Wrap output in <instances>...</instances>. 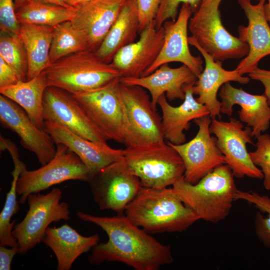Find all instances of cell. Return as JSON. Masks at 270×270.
<instances>
[{
	"mask_svg": "<svg viewBox=\"0 0 270 270\" xmlns=\"http://www.w3.org/2000/svg\"><path fill=\"white\" fill-rule=\"evenodd\" d=\"M76 214L82 220L101 228L108 236L106 242L92 248L88 258L92 264L118 262L135 270H158L174 261L169 245L159 242L124 214L100 216L80 211Z\"/></svg>",
	"mask_w": 270,
	"mask_h": 270,
	"instance_id": "1",
	"label": "cell"
},
{
	"mask_svg": "<svg viewBox=\"0 0 270 270\" xmlns=\"http://www.w3.org/2000/svg\"><path fill=\"white\" fill-rule=\"evenodd\" d=\"M124 214L134 224L150 234L180 232L200 220L174 194L172 187L142 186L126 207Z\"/></svg>",
	"mask_w": 270,
	"mask_h": 270,
	"instance_id": "2",
	"label": "cell"
},
{
	"mask_svg": "<svg viewBox=\"0 0 270 270\" xmlns=\"http://www.w3.org/2000/svg\"><path fill=\"white\" fill-rule=\"evenodd\" d=\"M172 188L200 220L212 223L228 216L238 190L232 172L226 164L214 168L195 184L188 182L183 176Z\"/></svg>",
	"mask_w": 270,
	"mask_h": 270,
	"instance_id": "3",
	"label": "cell"
},
{
	"mask_svg": "<svg viewBox=\"0 0 270 270\" xmlns=\"http://www.w3.org/2000/svg\"><path fill=\"white\" fill-rule=\"evenodd\" d=\"M48 86L75 94L120 78L118 70L102 60L94 52L85 50L66 56L42 72Z\"/></svg>",
	"mask_w": 270,
	"mask_h": 270,
	"instance_id": "4",
	"label": "cell"
},
{
	"mask_svg": "<svg viewBox=\"0 0 270 270\" xmlns=\"http://www.w3.org/2000/svg\"><path fill=\"white\" fill-rule=\"evenodd\" d=\"M123 160L144 188H163L172 186L185 172L182 158L165 142L126 147Z\"/></svg>",
	"mask_w": 270,
	"mask_h": 270,
	"instance_id": "5",
	"label": "cell"
},
{
	"mask_svg": "<svg viewBox=\"0 0 270 270\" xmlns=\"http://www.w3.org/2000/svg\"><path fill=\"white\" fill-rule=\"evenodd\" d=\"M222 1L202 0L190 19L188 29L200 46L214 60L242 58L248 54V46L224 28L220 10Z\"/></svg>",
	"mask_w": 270,
	"mask_h": 270,
	"instance_id": "6",
	"label": "cell"
},
{
	"mask_svg": "<svg viewBox=\"0 0 270 270\" xmlns=\"http://www.w3.org/2000/svg\"><path fill=\"white\" fill-rule=\"evenodd\" d=\"M120 78L98 88L72 94L108 140L124 144L127 119Z\"/></svg>",
	"mask_w": 270,
	"mask_h": 270,
	"instance_id": "7",
	"label": "cell"
},
{
	"mask_svg": "<svg viewBox=\"0 0 270 270\" xmlns=\"http://www.w3.org/2000/svg\"><path fill=\"white\" fill-rule=\"evenodd\" d=\"M62 192L53 188L46 194H30L28 210L24 219L15 224L12 234L18 242V253H27L42 241L46 229L53 222L70 218L68 205L60 202Z\"/></svg>",
	"mask_w": 270,
	"mask_h": 270,
	"instance_id": "8",
	"label": "cell"
},
{
	"mask_svg": "<svg viewBox=\"0 0 270 270\" xmlns=\"http://www.w3.org/2000/svg\"><path fill=\"white\" fill-rule=\"evenodd\" d=\"M54 158L40 168L33 170L24 168L17 182L19 202L24 204L28 196L70 180L88 182L89 170L80 158L66 146L56 144Z\"/></svg>",
	"mask_w": 270,
	"mask_h": 270,
	"instance_id": "9",
	"label": "cell"
},
{
	"mask_svg": "<svg viewBox=\"0 0 270 270\" xmlns=\"http://www.w3.org/2000/svg\"><path fill=\"white\" fill-rule=\"evenodd\" d=\"M120 91L127 119L126 147L164 142L162 118L145 88L120 83Z\"/></svg>",
	"mask_w": 270,
	"mask_h": 270,
	"instance_id": "10",
	"label": "cell"
},
{
	"mask_svg": "<svg viewBox=\"0 0 270 270\" xmlns=\"http://www.w3.org/2000/svg\"><path fill=\"white\" fill-rule=\"evenodd\" d=\"M88 182L99 208L112 210L118 215L124 214L126 207L142 187L140 179L128 170L123 160L90 176Z\"/></svg>",
	"mask_w": 270,
	"mask_h": 270,
	"instance_id": "11",
	"label": "cell"
},
{
	"mask_svg": "<svg viewBox=\"0 0 270 270\" xmlns=\"http://www.w3.org/2000/svg\"><path fill=\"white\" fill-rule=\"evenodd\" d=\"M211 134H214L216 143L224 154L226 164L232 170L234 176L241 178L244 176L263 179V174L253 162L248 152L246 144H254L252 130L244 128L242 122L230 118L229 122L212 120L210 126Z\"/></svg>",
	"mask_w": 270,
	"mask_h": 270,
	"instance_id": "12",
	"label": "cell"
},
{
	"mask_svg": "<svg viewBox=\"0 0 270 270\" xmlns=\"http://www.w3.org/2000/svg\"><path fill=\"white\" fill-rule=\"evenodd\" d=\"M212 120L210 115L194 120L198 130L196 136L188 142L176 145L166 142L182 158L185 167L184 178L192 184L197 183L214 168L226 164L216 137L210 135Z\"/></svg>",
	"mask_w": 270,
	"mask_h": 270,
	"instance_id": "13",
	"label": "cell"
},
{
	"mask_svg": "<svg viewBox=\"0 0 270 270\" xmlns=\"http://www.w3.org/2000/svg\"><path fill=\"white\" fill-rule=\"evenodd\" d=\"M45 121L62 126L86 139L107 142L73 96L63 90L48 86L43 98Z\"/></svg>",
	"mask_w": 270,
	"mask_h": 270,
	"instance_id": "14",
	"label": "cell"
},
{
	"mask_svg": "<svg viewBox=\"0 0 270 270\" xmlns=\"http://www.w3.org/2000/svg\"><path fill=\"white\" fill-rule=\"evenodd\" d=\"M0 122L2 127L18 134L21 145L34 153L42 166L54 158L56 146L51 136L44 129L38 127L20 106L2 94Z\"/></svg>",
	"mask_w": 270,
	"mask_h": 270,
	"instance_id": "15",
	"label": "cell"
},
{
	"mask_svg": "<svg viewBox=\"0 0 270 270\" xmlns=\"http://www.w3.org/2000/svg\"><path fill=\"white\" fill-rule=\"evenodd\" d=\"M193 13L188 4H183L176 20H168L164 23V41L162 50L143 76L152 74L164 64L172 62L186 65L197 78L201 74L204 70L203 60L200 56L192 55L188 46V25Z\"/></svg>",
	"mask_w": 270,
	"mask_h": 270,
	"instance_id": "16",
	"label": "cell"
},
{
	"mask_svg": "<svg viewBox=\"0 0 270 270\" xmlns=\"http://www.w3.org/2000/svg\"><path fill=\"white\" fill-rule=\"evenodd\" d=\"M164 41V28H156L154 20L140 32L139 40L118 51L111 62L121 77L142 76L158 58Z\"/></svg>",
	"mask_w": 270,
	"mask_h": 270,
	"instance_id": "17",
	"label": "cell"
},
{
	"mask_svg": "<svg viewBox=\"0 0 270 270\" xmlns=\"http://www.w3.org/2000/svg\"><path fill=\"white\" fill-rule=\"evenodd\" d=\"M128 0H92L78 5L70 20L84 36L87 49L96 52Z\"/></svg>",
	"mask_w": 270,
	"mask_h": 270,
	"instance_id": "18",
	"label": "cell"
},
{
	"mask_svg": "<svg viewBox=\"0 0 270 270\" xmlns=\"http://www.w3.org/2000/svg\"><path fill=\"white\" fill-rule=\"evenodd\" d=\"M266 0H259L256 4L251 2L239 3L248 20L247 26H238L239 38L249 48L248 54L236 68L241 76L252 72L261 59L270 54V26L264 8Z\"/></svg>",
	"mask_w": 270,
	"mask_h": 270,
	"instance_id": "19",
	"label": "cell"
},
{
	"mask_svg": "<svg viewBox=\"0 0 270 270\" xmlns=\"http://www.w3.org/2000/svg\"><path fill=\"white\" fill-rule=\"evenodd\" d=\"M44 128L56 144H64L80 158L88 168L90 176L124 158V150L86 139L54 122L45 121Z\"/></svg>",
	"mask_w": 270,
	"mask_h": 270,
	"instance_id": "20",
	"label": "cell"
},
{
	"mask_svg": "<svg viewBox=\"0 0 270 270\" xmlns=\"http://www.w3.org/2000/svg\"><path fill=\"white\" fill-rule=\"evenodd\" d=\"M189 44L195 47L202 54L205 62V67L198 76L193 90L198 96L196 100L205 105L210 111L212 119L216 116L220 118L221 102L217 98V93L221 86L227 82H237L246 84L250 78L241 76L235 69L227 70L222 67V62L216 60L202 49L192 36L188 38Z\"/></svg>",
	"mask_w": 270,
	"mask_h": 270,
	"instance_id": "21",
	"label": "cell"
},
{
	"mask_svg": "<svg viewBox=\"0 0 270 270\" xmlns=\"http://www.w3.org/2000/svg\"><path fill=\"white\" fill-rule=\"evenodd\" d=\"M196 80L197 76L186 65L172 68L168 64L162 65L146 76L120 78L121 84L138 86L147 90L151 95L152 104L155 110L159 98L164 94L170 101L176 99L184 100L185 88L194 84Z\"/></svg>",
	"mask_w": 270,
	"mask_h": 270,
	"instance_id": "22",
	"label": "cell"
},
{
	"mask_svg": "<svg viewBox=\"0 0 270 270\" xmlns=\"http://www.w3.org/2000/svg\"><path fill=\"white\" fill-rule=\"evenodd\" d=\"M219 96L222 100L220 112L222 114L231 116L234 104L241 107L238 111L240 120L252 128V137L256 138L269 128L270 106L264 94H250L227 82L220 88Z\"/></svg>",
	"mask_w": 270,
	"mask_h": 270,
	"instance_id": "23",
	"label": "cell"
},
{
	"mask_svg": "<svg viewBox=\"0 0 270 270\" xmlns=\"http://www.w3.org/2000/svg\"><path fill=\"white\" fill-rule=\"evenodd\" d=\"M191 84L184 89V102L178 106L170 105L165 94L158 98V104L162 112V128L164 140L174 144L186 142L184 130H188L190 122L205 116L210 115L206 106L198 102L194 96L193 86Z\"/></svg>",
	"mask_w": 270,
	"mask_h": 270,
	"instance_id": "24",
	"label": "cell"
},
{
	"mask_svg": "<svg viewBox=\"0 0 270 270\" xmlns=\"http://www.w3.org/2000/svg\"><path fill=\"white\" fill-rule=\"evenodd\" d=\"M100 241L98 234L85 236L67 224L60 227H48L42 241L55 254L58 270H69L81 254L86 252Z\"/></svg>",
	"mask_w": 270,
	"mask_h": 270,
	"instance_id": "25",
	"label": "cell"
},
{
	"mask_svg": "<svg viewBox=\"0 0 270 270\" xmlns=\"http://www.w3.org/2000/svg\"><path fill=\"white\" fill-rule=\"evenodd\" d=\"M140 30L136 0H128L95 52L107 63L112 62L116 53L124 47L135 42Z\"/></svg>",
	"mask_w": 270,
	"mask_h": 270,
	"instance_id": "26",
	"label": "cell"
},
{
	"mask_svg": "<svg viewBox=\"0 0 270 270\" xmlns=\"http://www.w3.org/2000/svg\"><path fill=\"white\" fill-rule=\"evenodd\" d=\"M54 28L44 25L20 24L19 35L28 56V80L38 76L51 64L50 52Z\"/></svg>",
	"mask_w": 270,
	"mask_h": 270,
	"instance_id": "27",
	"label": "cell"
},
{
	"mask_svg": "<svg viewBox=\"0 0 270 270\" xmlns=\"http://www.w3.org/2000/svg\"><path fill=\"white\" fill-rule=\"evenodd\" d=\"M48 86L42 72L31 80L0 88V92L20 106L38 127L44 129L43 98Z\"/></svg>",
	"mask_w": 270,
	"mask_h": 270,
	"instance_id": "28",
	"label": "cell"
},
{
	"mask_svg": "<svg viewBox=\"0 0 270 270\" xmlns=\"http://www.w3.org/2000/svg\"><path fill=\"white\" fill-rule=\"evenodd\" d=\"M74 10V6L68 8L30 0L16 10V15L20 24L55 26L70 20Z\"/></svg>",
	"mask_w": 270,
	"mask_h": 270,
	"instance_id": "29",
	"label": "cell"
},
{
	"mask_svg": "<svg viewBox=\"0 0 270 270\" xmlns=\"http://www.w3.org/2000/svg\"><path fill=\"white\" fill-rule=\"evenodd\" d=\"M87 49L82 34L70 20L56 26L50 52L51 64L70 54Z\"/></svg>",
	"mask_w": 270,
	"mask_h": 270,
	"instance_id": "30",
	"label": "cell"
},
{
	"mask_svg": "<svg viewBox=\"0 0 270 270\" xmlns=\"http://www.w3.org/2000/svg\"><path fill=\"white\" fill-rule=\"evenodd\" d=\"M14 168L12 172L13 179L6 196L4 208L0 214V246L15 247L18 242L12 234L16 220L11 222L12 216L18 212L19 204L17 200V182L22 171L26 168L20 160L14 162Z\"/></svg>",
	"mask_w": 270,
	"mask_h": 270,
	"instance_id": "31",
	"label": "cell"
},
{
	"mask_svg": "<svg viewBox=\"0 0 270 270\" xmlns=\"http://www.w3.org/2000/svg\"><path fill=\"white\" fill-rule=\"evenodd\" d=\"M0 34V57L14 70L20 80L26 81L28 56L20 35Z\"/></svg>",
	"mask_w": 270,
	"mask_h": 270,
	"instance_id": "32",
	"label": "cell"
},
{
	"mask_svg": "<svg viewBox=\"0 0 270 270\" xmlns=\"http://www.w3.org/2000/svg\"><path fill=\"white\" fill-rule=\"evenodd\" d=\"M235 200H243L254 205L260 210L254 219L256 234L260 242L270 248V197L254 191L236 192Z\"/></svg>",
	"mask_w": 270,
	"mask_h": 270,
	"instance_id": "33",
	"label": "cell"
},
{
	"mask_svg": "<svg viewBox=\"0 0 270 270\" xmlns=\"http://www.w3.org/2000/svg\"><path fill=\"white\" fill-rule=\"evenodd\" d=\"M256 138V150L249 153L254 164L261 168L264 188L270 190V136L261 134Z\"/></svg>",
	"mask_w": 270,
	"mask_h": 270,
	"instance_id": "34",
	"label": "cell"
},
{
	"mask_svg": "<svg viewBox=\"0 0 270 270\" xmlns=\"http://www.w3.org/2000/svg\"><path fill=\"white\" fill-rule=\"evenodd\" d=\"M202 0H159L158 12L154 20L156 27L158 29L168 20H176L178 16V8L182 4H188L194 12L198 8Z\"/></svg>",
	"mask_w": 270,
	"mask_h": 270,
	"instance_id": "35",
	"label": "cell"
},
{
	"mask_svg": "<svg viewBox=\"0 0 270 270\" xmlns=\"http://www.w3.org/2000/svg\"><path fill=\"white\" fill-rule=\"evenodd\" d=\"M0 32L19 35L20 24L16 15L14 0H0Z\"/></svg>",
	"mask_w": 270,
	"mask_h": 270,
	"instance_id": "36",
	"label": "cell"
},
{
	"mask_svg": "<svg viewBox=\"0 0 270 270\" xmlns=\"http://www.w3.org/2000/svg\"><path fill=\"white\" fill-rule=\"evenodd\" d=\"M136 0L140 22L139 32H140L154 20L158 8L159 0Z\"/></svg>",
	"mask_w": 270,
	"mask_h": 270,
	"instance_id": "37",
	"label": "cell"
},
{
	"mask_svg": "<svg viewBox=\"0 0 270 270\" xmlns=\"http://www.w3.org/2000/svg\"><path fill=\"white\" fill-rule=\"evenodd\" d=\"M19 80L14 70L0 57V88L14 84Z\"/></svg>",
	"mask_w": 270,
	"mask_h": 270,
	"instance_id": "38",
	"label": "cell"
},
{
	"mask_svg": "<svg viewBox=\"0 0 270 270\" xmlns=\"http://www.w3.org/2000/svg\"><path fill=\"white\" fill-rule=\"evenodd\" d=\"M249 77L254 80L260 82L264 87V94L267 98L270 106V70H262L257 67L248 74Z\"/></svg>",
	"mask_w": 270,
	"mask_h": 270,
	"instance_id": "39",
	"label": "cell"
},
{
	"mask_svg": "<svg viewBox=\"0 0 270 270\" xmlns=\"http://www.w3.org/2000/svg\"><path fill=\"white\" fill-rule=\"evenodd\" d=\"M18 253V246L6 248L0 246V270H10L12 262L16 254Z\"/></svg>",
	"mask_w": 270,
	"mask_h": 270,
	"instance_id": "40",
	"label": "cell"
},
{
	"mask_svg": "<svg viewBox=\"0 0 270 270\" xmlns=\"http://www.w3.org/2000/svg\"><path fill=\"white\" fill-rule=\"evenodd\" d=\"M35 2L52 4L64 7H73L70 4V0H32Z\"/></svg>",
	"mask_w": 270,
	"mask_h": 270,
	"instance_id": "41",
	"label": "cell"
},
{
	"mask_svg": "<svg viewBox=\"0 0 270 270\" xmlns=\"http://www.w3.org/2000/svg\"><path fill=\"white\" fill-rule=\"evenodd\" d=\"M264 8L265 17L270 25V0H268V2L265 3Z\"/></svg>",
	"mask_w": 270,
	"mask_h": 270,
	"instance_id": "42",
	"label": "cell"
},
{
	"mask_svg": "<svg viewBox=\"0 0 270 270\" xmlns=\"http://www.w3.org/2000/svg\"><path fill=\"white\" fill-rule=\"evenodd\" d=\"M92 0H70V4L72 6H76L78 5L89 2Z\"/></svg>",
	"mask_w": 270,
	"mask_h": 270,
	"instance_id": "43",
	"label": "cell"
},
{
	"mask_svg": "<svg viewBox=\"0 0 270 270\" xmlns=\"http://www.w3.org/2000/svg\"><path fill=\"white\" fill-rule=\"evenodd\" d=\"M15 4L16 10L22 7L30 0H14Z\"/></svg>",
	"mask_w": 270,
	"mask_h": 270,
	"instance_id": "44",
	"label": "cell"
},
{
	"mask_svg": "<svg viewBox=\"0 0 270 270\" xmlns=\"http://www.w3.org/2000/svg\"><path fill=\"white\" fill-rule=\"evenodd\" d=\"M238 3L243 2H251L252 0H237Z\"/></svg>",
	"mask_w": 270,
	"mask_h": 270,
	"instance_id": "45",
	"label": "cell"
}]
</instances>
